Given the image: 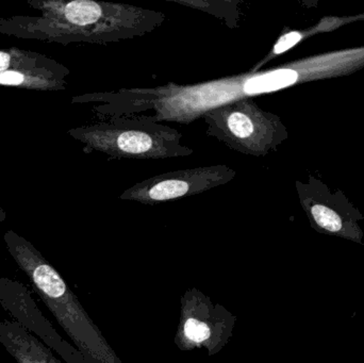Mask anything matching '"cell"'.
I'll return each mask as SVG.
<instances>
[{
	"mask_svg": "<svg viewBox=\"0 0 364 363\" xmlns=\"http://www.w3.org/2000/svg\"><path fill=\"white\" fill-rule=\"evenodd\" d=\"M301 202L309 215L312 226L318 232L359 244L363 243V232L352 215L340 212L328 205L321 204L316 200H301Z\"/></svg>",
	"mask_w": 364,
	"mask_h": 363,
	"instance_id": "obj_10",
	"label": "cell"
},
{
	"mask_svg": "<svg viewBox=\"0 0 364 363\" xmlns=\"http://www.w3.org/2000/svg\"><path fill=\"white\" fill-rule=\"evenodd\" d=\"M41 72L68 77L70 70L55 60L33 51L0 49V72Z\"/></svg>",
	"mask_w": 364,
	"mask_h": 363,
	"instance_id": "obj_11",
	"label": "cell"
},
{
	"mask_svg": "<svg viewBox=\"0 0 364 363\" xmlns=\"http://www.w3.org/2000/svg\"><path fill=\"white\" fill-rule=\"evenodd\" d=\"M301 83L299 70L293 63L275 70L235 76L215 81L218 97L224 104L259 94L271 93Z\"/></svg>",
	"mask_w": 364,
	"mask_h": 363,
	"instance_id": "obj_8",
	"label": "cell"
},
{
	"mask_svg": "<svg viewBox=\"0 0 364 363\" xmlns=\"http://www.w3.org/2000/svg\"><path fill=\"white\" fill-rule=\"evenodd\" d=\"M237 170L225 164L164 173L128 188L119 200L156 205L195 196L233 180Z\"/></svg>",
	"mask_w": 364,
	"mask_h": 363,
	"instance_id": "obj_6",
	"label": "cell"
},
{
	"mask_svg": "<svg viewBox=\"0 0 364 363\" xmlns=\"http://www.w3.org/2000/svg\"><path fill=\"white\" fill-rule=\"evenodd\" d=\"M85 145L115 159L166 160L193 155L192 148L181 142L178 130L164 125L155 117L122 119L74 128L68 131Z\"/></svg>",
	"mask_w": 364,
	"mask_h": 363,
	"instance_id": "obj_3",
	"label": "cell"
},
{
	"mask_svg": "<svg viewBox=\"0 0 364 363\" xmlns=\"http://www.w3.org/2000/svg\"><path fill=\"white\" fill-rule=\"evenodd\" d=\"M4 238L9 254L27 275L36 293L72 339L85 363H123L76 294L42 254L12 230L6 232Z\"/></svg>",
	"mask_w": 364,
	"mask_h": 363,
	"instance_id": "obj_2",
	"label": "cell"
},
{
	"mask_svg": "<svg viewBox=\"0 0 364 363\" xmlns=\"http://www.w3.org/2000/svg\"><path fill=\"white\" fill-rule=\"evenodd\" d=\"M0 343L17 363H63L17 322H0Z\"/></svg>",
	"mask_w": 364,
	"mask_h": 363,
	"instance_id": "obj_9",
	"label": "cell"
},
{
	"mask_svg": "<svg viewBox=\"0 0 364 363\" xmlns=\"http://www.w3.org/2000/svg\"><path fill=\"white\" fill-rule=\"evenodd\" d=\"M200 117L208 136L246 156L264 157L288 138L282 119L250 97L209 109Z\"/></svg>",
	"mask_w": 364,
	"mask_h": 363,
	"instance_id": "obj_4",
	"label": "cell"
},
{
	"mask_svg": "<svg viewBox=\"0 0 364 363\" xmlns=\"http://www.w3.org/2000/svg\"><path fill=\"white\" fill-rule=\"evenodd\" d=\"M0 306L28 332H33L45 345L57 352L66 363H85L76 347L66 342L41 313L29 290L18 281L0 277Z\"/></svg>",
	"mask_w": 364,
	"mask_h": 363,
	"instance_id": "obj_7",
	"label": "cell"
},
{
	"mask_svg": "<svg viewBox=\"0 0 364 363\" xmlns=\"http://www.w3.org/2000/svg\"><path fill=\"white\" fill-rule=\"evenodd\" d=\"M176 4H183V6H193L198 9L205 13L214 15L218 18L223 19L227 23L229 28L233 29L237 27V21L241 16V10L237 4L239 1H178L175 0Z\"/></svg>",
	"mask_w": 364,
	"mask_h": 363,
	"instance_id": "obj_13",
	"label": "cell"
},
{
	"mask_svg": "<svg viewBox=\"0 0 364 363\" xmlns=\"http://www.w3.org/2000/svg\"><path fill=\"white\" fill-rule=\"evenodd\" d=\"M181 318L174 343L182 352L203 350L208 355L222 352L230 342L237 317L210 296L193 287L181 300Z\"/></svg>",
	"mask_w": 364,
	"mask_h": 363,
	"instance_id": "obj_5",
	"label": "cell"
},
{
	"mask_svg": "<svg viewBox=\"0 0 364 363\" xmlns=\"http://www.w3.org/2000/svg\"><path fill=\"white\" fill-rule=\"evenodd\" d=\"M66 78L68 77L41 72H1L0 85L36 91H61L68 85Z\"/></svg>",
	"mask_w": 364,
	"mask_h": 363,
	"instance_id": "obj_12",
	"label": "cell"
},
{
	"mask_svg": "<svg viewBox=\"0 0 364 363\" xmlns=\"http://www.w3.org/2000/svg\"><path fill=\"white\" fill-rule=\"evenodd\" d=\"M42 11V18L0 21V31L55 42L111 44L147 36L166 21L159 11L117 2L74 0L43 1L36 4Z\"/></svg>",
	"mask_w": 364,
	"mask_h": 363,
	"instance_id": "obj_1",
	"label": "cell"
},
{
	"mask_svg": "<svg viewBox=\"0 0 364 363\" xmlns=\"http://www.w3.org/2000/svg\"><path fill=\"white\" fill-rule=\"evenodd\" d=\"M308 36H312L311 29L308 30V31H291L280 36L279 40L276 42L275 46L272 49L271 53H269L267 58H264L260 63L254 66L250 74H255V72H258L259 68H260L261 66L264 65L267 62L271 61L273 58L286 53L289 49H291L292 47H294L295 45L299 44L301 40L307 38Z\"/></svg>",
	"mask_w": 364,
	"mask_h": 363,
	"instance_id": "obj_14",
	"label": "cell"
}]
</instances>
